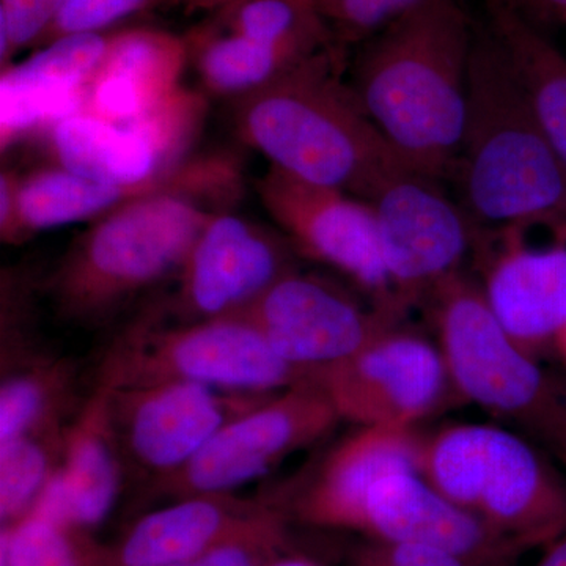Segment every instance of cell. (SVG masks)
Instances as JSON below:
<instances>
[{"instance_id":"6da1fadb","label":"cell","mask_w":566,"mask_h":566,"mask_svg":"<svg viewBox=\"0 0 566 566\" xmlns=\"http://www.w3.org/2000/svg\"><path fill=\"white\" fill-rule=\"evenodd\" d=\"M475 28L460 0H427L360 44L352 88L401 161L424 177L455 170L469 107Z\"/></svg>"},{"instance_id":"7a4b0ae2","label":"cell","mask_w":566,"mask_h":566,"mask_svg":"<svg viewBox=\"0 0 566 566\" xmlns=\"http://www.w3.org/2000/svg\"><path fill=\"white\" fill-rule=\"evenodd\" d=\"M453 177L475 230H546L566 240V169L490 28L475 29L469 107Z\"/></svg>"},{"instance_id":"3957f363","label":"cell","mask_w":566,"mask_h":566,"mask_svg":"<svg viewBox=\"0 0 566 566\" xmlns=\"http://www.w3.org/2000/svg\"><path fill=\"white\" fill-rule=\"evenodd\" d=\"M344 66L345 50L324 52L234 102L233 125L271 167L370 202L387 180L409 167L367 117L352 85L342 81Z\"/></svg>"},{"instance_id":"277c9868","label":"cell","mask_w":566,"mask_h":566,"mask_svg":"<svg viewBox=\"0 0 566 566\" xmlns=\"http://www.w3.org/2000/svg\"><path fill=\"white\" fill-rule=\"evenodd\" d=\"M221 210L199 188L137 197L81 233L46 282L55 314L96 326L169 277H177L212 212Z\"/></svg>"},{"instance_id":"5b68a950","label":"cell","mask_w":566,"mask_h":566,"mask_svg":"<svg viewBox=\"0 0 566 566\" xmlns=\"http://www.w3.org/2000/svg\"><path fill=\"white\" fill-rule=\"evenodd\" d=\"M458 397L521 428L566 469V378L506 335L479 282L461 271L427 300Z\"/></svg>"},{"instance_id":"8992f818","label":"cell","mask_w":566,"mask_h":566,"mask_svg":"<svg viewBox=\"0 0 566 566\" xmlns=\"http://www.w3.org/2000/svg\"><path fill=\"white\" fill-rule=\"evenodd\" d=\"M142 316L104 354L96 385L104 389L199 382L233 392L275 394L314 382L283 360L241 315L166 326Z\"/></svg>"},{"instance_id":"52a82bcc","label":"cell","mask_w":566,"mask_h":566,"mask_svg":"<svg viewBox=\"0 0 566 566\" xmlns=\"http://www.w3.org/2000/svg\"><path fill=\"white\" fill-rule=\"evenodd\" d=\"M340 420L315 382L290 387L226 424L174 474L155 480L153 497L233 494L262 479L297 450L314 444Z\"/></svg>"},{"instance_id":"ba28073f","label":"cell","mask_w":566,"mask_h":566,"mask_svg":"<svg viewBox=\"0 0 566 566\" xmlns=\"http://www.w3.org/2000/svg\"><path fill=\"white\" fill-rule=\"evenodd\" d=\"M340 420L357 427L415 430L455 394L438 344L390 327L348 359L314 374Z\"/></svg>"},{"instance_id":"9c48e42d","label":"cell","mask_w":566,"mask_h":566,"mask_svg":"<svg viewBox=\"0 0 566 566\" xmlns=\"http://www.w3.org/2000/svg\"><path fill=\"white\" fill-rule=\"evenodd\" d=\"M375 211L382 262L395 305L406 314L474 252L475 229L434 178L401 170L368 202Z\"/></svg>"},{"instance_id":"30bf717a","label":"cell","mask_w":566,"mask_h":566,"mask_svg":"<svg viewBox=\"0 0 566 566\" xmlns=\"http://www.w3.org/2000/svg\"><path fill=\"white\" fill-rule=\"evenodd\" d=\"M255 188L294 252L327 264L367 293L375 305L403 316L395 305L370 203L271 166Z\"/></svg>"},{"instance_id":"8fae6325","label":"cell","mask_w":566,"mask_h":566,"mask_svg":"<svg viewBox=\"0 0 566 566\" xmlns=\"http://www.w3.org/2000/svg\"><path fill=\"white\" fill-rule=\"evenodd\" d=\"M233 315L251 322L283 360L312 375L348 359L403 318L365 307L334 282L297 270Z\"/></svg>"},{"instance_id":"7c38bea8","label":"cell","mask_w":566,"mask_h":566,"mask_svg":"<svg viewBox=\"0 0 566 566\" xmlns=\"http://www.w3.org/2000/svg\"><path fill=\"white\" fill-rule=\"evenodd\" d=\"M107 390L122 452L155 480L180 471L227 423L274 395L233 392L199 382Z\"/></svg>"},{"instance_id":"4fadbf2b","label":"cell","mask_w":566,"mask_h":566,"mask_svg":"<svg viewBox=\"0 0 566 566\" xmlns=\"http://www.w3.org/2000/svg\"><path fill=\"white\" fill-rule=\"evenodd\" d=\"M293 252L282 233L237 212H212L177 275L174 305L181 323L244 311L296 270Z\"/></svg>"},{"instance_id":"5bb4252c","label":"cell","mask_w":566,"mask_h":566,"mask_svg":"<svg viewBox=\"0 0 566 566\" xmlns=\"http://www.w3.org/2000/svg\"><path fill=\"white\" fill-rule=\"evenodd\" d=\"M475 262L488 307L524 352L553 346L566 326V240L534 243L531 229L475 230Z\"/></svg>"},{"instance_id":"9a60e30c","label":"cell","mask_w":566,"mask_h":566,"mask_svg":"<svg viewBox=\"0 0 566 566\" xmlns=\"http://www.w3.org/2000/svg\"><path fill=\"white\" fill-rule=\"evenodd\" d=\"M352 532L379 542L439 547L474 566H512L528 551L452 504L412 469L376 480L360 502Z\"/></svg>"},{"instance_id":"2e32d148","label":"cell","mask_w":566,"mask_h":566,"mask_svg":"<svg viewBox=\"0 0 566 566\" xmlns=\"http://www.w3.org/2000/svg\"><path fill=\"white\" fill-rule=\"evenodd\" d=\"M474 515L528 551L566 534V482L528 439L490 424Z\"/></svg>"},{"instance_id":"e0dca14e","label":"cell","mask_w":566,"mask_h":566,"mask_svg":"<svg viewBox=\"0 0 566 566\" xmlns=\"http://www.w3.org/2000/svg\"><path fill=\"white\" fill-rule=\"evenodd\" d=\"M277 501L234 494L177 499L134 521L115 542L98 543L93 566H178L263 520Z\"/></svg>"},{"instance_id":"ac0fdd59","label":"cell","mask_w":566,"mask_h":566,"mask_svg":"<svg viewBox=\"0 0 566 566\" xmlns=\"http://www.w3.org/2000/svg\"><path fill=\"white\" fill-rule=\"evenodd\" d=\"M120 453L111 419L109 390L95 386L66 428L61 465L31 513L92 534L109 516L120 494Z\"/></svg>"},{"instance_id":"d6986e66","label":"cell","mask_w":566,"mask_h":566,"mask_svg":"<svg viewBox=\"0 0 566 566\" xmlns=\"http://www.w3.org/2000/svg\"><path fill=\"white\" fill-rule=\"evenodd\" d=\"M420 436L415 430L359 427L327 453L316 474L290 501L292 523L352 532L364 495L390 472L417 471Z\"/></svg>"},{"instance_id":"ffe728a7","label":"cell","mask_w":566,"mask_h":566,"mask_svg":"<svg viewBox=\"0 0 566 566\" xmlns=\"http://www.w3.org/2000/svg\"><path fill=\"white\" fill-rule=\"evenodd\" d=\"M188 63L186 36L148 28L112 33L87 85L84 112L117 125L139 120L180 91Z\"/></svg>"},{"instance_id":"44dd1931","label":"cell","mask_w":566,"mask_h":566,"mask_svg":"<svg viewBox=\"0 0 566 566\" xmlns=\"http://www.w3.org/2000/svg\"><path fill=\"white\" fill-rule=\"evenodd\" d=\"M177 175L137 186L107 185L70 172L61 166L43 167L18 180V214L11 244L32 234L71 223L96 221L122 205L147 193L172 189Z\"/></svg>"},{"instance_id":"7402d4cb","label":"cell","mask_w":566,"mask_h":566,"mask_svg":"<svg viewBox=\"0 0 566 566\" xmlns=\"http://www.w3.org/2000/svg\"><path fill=\"white\" fill-rule=\"evenodd\" d=\"M48 142L57 166L107 185H145L170 174L163 170L151 145L133 126L85 112L55 123Z\"/></svg>"},{"instance_id":"603a6c76","label":"cell","mask_w":566,"mask_h":566,"mask_svg":"<svg viewBox=\"0 0 566 566\" xmlns=\"http://www.w3.org/2000/svg\"><path fill=\"white\" fill-rule=\"evenodd\" d=\"M488 28L515 66L536 118L566 169V55L509 0H485Z\"/></svg>"},{"instance_id":"cb8c5ba5","label":"cell","mask_w":566,"mask_h":566,"mask_svg":"<svg viewBox=\"0 0 566 566\" xmlns=\"http://www.w3.org/2000/svg\"><path fill=\"white\" fill-rule=\"evenodd\" d=\"M186 41L189 62L193 63L203 91L233 103L270 87L315 59L294 57L227 31L216 22L197 29Z\"/></svg>"},{"instance_id":"d4e9b609","label":"cell","mask_w":566,"mask_h":566,"mask_svg":"<svg viewBox=\"0 0 566 566\" xmlns=\"http://www.w3.org/2000/svg\"><path fill=\"white\" fill-rule=\"evenodd\" d=\"M76 364L39 357L20 365L0 387V442L20 436L65 434L63 416L74 400Z\"/></svg>"},{"instance_id":"484cf974","label":"cell","mask_w":566,"mask_h":566,"mask_svg":"<svg viewBox=\"0 0 566 566\" xmlns=\"http://www.w3.org/2000/svg\"><path fill=\"white\" fill-rule=\"evenodd\" d=\"M212 10L227 31L304 61L342 48L308 0H223Z\"/></svg>"},{"instance_id":"4316f807","label":"cell","mask_w":566,"mask_h":566,"mask_svg":"<svg viewBox=\"0 0 566 566\" xmlns=\"http://www.w3.org/2000/svg\"><path fill=\"white\" fill-rule=\"evenodd\" d=\"M112 33H77L40 46L31 57L3 69L0 82L50 91H85L102 65Z\"/></svg>"},{"instance_id":"83f0119b","label":"cell","mask_w":566,"mask_h":566,"mask_svg":"<svg viewBox=\"0 0 566 566\" xmlns=\"http://www.w3.org/2000/svg\"><path fill=\"white\" fill-rule=\"evenodd\" d=\"M65 434L20 436L0 442V521L17 523L32 512L61 463Z\"/></svg>"},{"instance_id":"f1b7e54d","label":"cell","mask_w":566,"mask_h":566,"mask_svg":"<svg viewBox=\"0 0 566 566\" xmlns=\"http://www.w3.org/2000/svg\"><path fill=\"white\" fill-rule=\"evenodd\" d=\"M98 543L88 532L29 513L2 526L0 566H93Z\"/></svg>"},{"instance_id":"f546056e","label":"cell","mask_w":566,"mask_h":566,"mask_svg":"<svg viewBox=\"0 0 566 566\" xmlns=\"http://www.w3.org/2000/svg\"><path fill=\"white\" fill-rule=\"evenodd\" d=\"M207 99L203 92L181 87L139 120L128 123L151 145L166 172L186 163L207 117Z\"/></svg>"},{"instance_id":"4dcf8cb0","label":"cell","mask_w":566,"mask_h":566,"mask_svg":"<svg viewBox=\"0 0 566 566\" xmlns=\"http://www.w3.org/2000/svg\"><path fill=\"white\" fill-rule=\"evenodd\" d=\"M85 91H50L0 82V142L6 151L11 144L50 132L55 123L85 111Z\"/></svg>"},{"instance_id":"1f68e13d","label":"cell","mask_w":566,"mask_h":566,"mask_svg":"<svg viewBox=\"0 0 566 566\" xmlns=\"http://www.w3.org/2000/svg\"><path fill=\"white\" fill-rule=\"evenodd\" d=\"M289 513L282 502L248 531L178 566H264L290 549Z\"/></svg>"},{"instance_id":"d6a6232c","label":"cell","mask_w":566,"mask_h":566,"mask_svg":"<svg viewBox=\"0 0 566 566\" xmlns=\"http://www.w3.org/2000/svg\"><path fill=\"white\" fill-rule=\"evenodd\" d=\"M427 0H316L342 48L363 44L411 13Z\"/></svg>"},{"instance_id":"836d02e7","label":"cell","mask_w":566,"mask_h":566,"mask_svg":"<svg viewBox=\"0 0 566 566\" xmlns=\"http://www.w3.org/2000/svg\"><path fill=\"white\" fill-rule=\"evenodd\" d=\"M69 0H0V62L3 69L24 48L40 44Z\"/></svg>"},{"instance_id":"e575fe53","label":"cell","mask_w":566,"mask_h":566,"mask_svg":"<svg viewBox=\"0 0 566 566\" xmlns=\"http://www.w3.org/2000/svg\"><path fill=\"white\" fill-rule=\"evenodd\" d=\"M164 0H69L39 46L77 33H104L118 22L158 6Z\"/></svg>"},{"instance_id":"d590c367","label":"cell","mask_w":566,"mask_h":566,"mask_svg":"<svg viewBox=\"0 0 566 566\" xmlns=\"http://www.w3.org/2000/svg\"><path fill=\"white\" fill-rule=\"evenodd\" d=\"M345 566H474L457 554L417 543L364 538L348 551Z\"/></svg>"},{"instance_id":"8d00e7d4","label":"cell","mask_w":566,"mask_h":566,"mask_svg":"<svg viewBox=\"0 0 566 566\" xmlns=\"http://www.w3.org/2000/svg\"><path fill=\"white\" fill-rule=\"evenodd\" d=\"M18 180L20 174L3 170L0 175V238L3 243L11 244L18 214Z\"/></svg>"},{"instance_id":"74e56055","label":"cell","mask_w":566,"mask_h":566,"mask_svg":"<svg viewBox=\"0 0 566 566\" xmlns=\"http://www.w3.org/2000/svg\"><path fill=\"white\" fill-rule=\"evenodd\" d=\"M528 20L554 21L566 25V0H509Z\"/></svg>"},{"instance_id":"f35d334b","label":"cell","mask_w":566,"mask_h":566,"mask_svg":"<svg viewBox=\"0 0 566 566\" xmlns=\"http://www.w3.org/2000/svg\"><path fill=\"white\" fill-rule=\"evenodd\" d=\"M534 566H566V534L543 547L542 557Z\"/></svg>"},{"instance_id":"ab89813d","label":"cell","mask_w":566,"mask_h":566,"mask_svg":"<svg viewBox=\"0 0 566 566\" xmlns=\"http://www.w3.org/2000/svg\"><path fill=\"white\" fill-rule=\"evenodd\" d=\"M264 566H323L315 558L304 556V554L293 553L292 549L282 551L277 556L271 558Z\"/></svg>"},{"instance_id":"60d3db41","label":"cell","mask_w":566,"mask_h":566,"mask_svg":"<svg viewBox=\"0 0 566 566\" xmlns=\"http://www.w3.org/2000/svg\"><path fill=\"white\" fill-rule=\"evenodd\" d=\"M553 346L556 348V352L558 353V356H560L562 363L565 364L566 368V326L564 327V331L557 335Z\"/></svg>"},{"instance_id":"b9f144b4","label":"cell","mask_w":566,"mask_h":566,"mask_svg":"<svg viewBox=\"0 0 566 566\" xmlns=\"http://www.w3.org/2000/svg\"><path fill=\"white\" fill-rule=\"evenodd\" d=\"M189 2H192L193 6H202L207 7V9H214V7L219 6V3L223 2V0H189ZM308 2L314 3L316 7V0H308Z\"/></svg>"}]
</instances>
